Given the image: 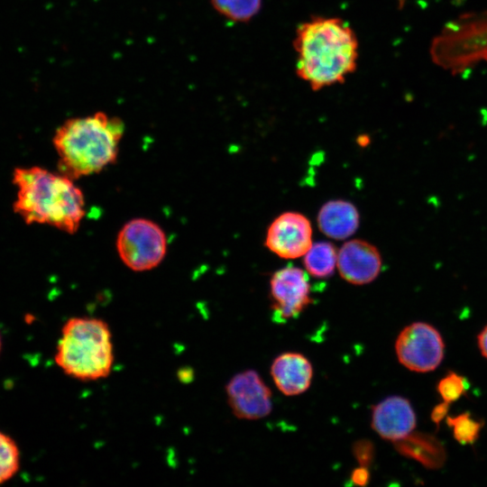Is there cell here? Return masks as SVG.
Returning a JSON list of instances; mask_svg holds the SVG:
<instances>
[{"label": "cell", "instance_id": "16", "mask_svg": "<svg viewBox=\"0 0 487 487\" xmlns=\"http://www.w3.org/2000/svg\"><path fill=\"white\" fill-rule=\"evenodd\" d=\"M337 263V251L334 244L327 242L312 244L304 255V266L315 278H327L335 271Z\"/></svg>", "mask_w": 487, "mask_h": 487}, {"label": "cell", "instance_id": "18", "mask_svg": "<svg viewBox=\"0 0 487 487\" xmlns=\"http://www.w3.org/2000/svg\"><path fill=\"white\" fill-rule=\"evenodd\" d=\"M453 429L454 437L462 445L473 444L479 437L482 422L474 419L469 413H463L446 419Z\"/></svg>", "mask_w": 487, "mask_h": 487}, {"label": "cell", "instance_id": "11", "mask_svg": "<svg viewBox=\"0 0 487 487\" xmlns=\"http://www.w3.org/2000/svg\"><path fill=\"white\" fill-rule=\"evenodd\" d=\"M336 267L341 277L354 285L367 284L376 279L381 268V257L372 244L354 239L337 252Z\"/></svg>", "mask_w": 487, "mask_h": 487}, {"label": "cell", "instance_id": "12", "mask_svg": "<svg viewBox=\"0 0 487 487\" xmlns=\"http://www.w3.org/2000/svg\"><path fill=\"white\" fill-rule=\"evenodd\" d=\"M416 423L414 409L403 397H388L372 409V427L383 439L400 441L413 432Z\"/></svg>", "mask_w": 487, "mask_h": 487}, {"label": "cell", "instance_id": "9", "mask_svg": "<svg viewBox=\"0 0 487 487\" xmlns=\"http://www.w3.org/2000/svg\"><path fill=\"white\" fill-rule=\"evenodd\" d=\"M270 285L272 309L280 321L298 317L311 302L308 277L299 268L287 266L275 271Z\"/></svg>", "mask_w": 487, "mask_h": 487}, {"label": "cell", "instance_id": "1", "mask_svg": "<svg viewBox=\"0 0 487 487\" xmlns=\"http://www.w3.org/2000/svg\"><path fill=\"white\" fill-rule=\"evenodd\" d=\"M293 46L296 73L313 90L343 83L357 67L358 40L336 17H313L300 23Z\"/></svg>", "mask_w": 487, "mask_h": 487}, {"label": "cell", "instance_id": "22", "mask_svg": "<svg viewBox=\"0 0 487 487\" xmlns=\"http://www.w3.org/2000/svg\"><path fill=\"white\" fill-rule=\"evenodd\" d=\"M449 403L444 401L438 404L431 412V419L436 425H439L447 414Z\"/></svg>", "mask_w": 487, "mask_h": 487}, {"label": "cell", "instance_id": "14", "mask_svg": "<svg viewBox=\"0 0 487 487\" xmlns=\"http://www.w3.org/2000/svg\"><path fill=\"white\" fill-rule=\"evenodd\" d=\"M320 231L330 238L343 240L352 235L359 225V213L350 202L337 199L326 203L317 215Z\"/></svg>", "mask_w": 487, "mask_h": 487}, {"label": "cell", "instance_id": "23", "mask_svg": "<svg viewBox=\"0 0 487 487\" xmlns=\"http://www.w3.org/2000/svg\"><path fill=\"white\" fill-rule=\"evenodd\" d=\"M352 480L360 485H364L369 481V473L364 466L355 469L352 474Z\"/></svg>", "mask_w": 487, "mask_h": 487}, {"label": "cell", "instance_id": "20", "mask_svg": "<svg viewBox=\"0 0 487 487\" xmlns=\"http://www.w3.org/2000/svg\"><path fill=\"white\" fill-rule=\"evenodd\" d=\"M468 386L464 377L451 372L438 382L437 391L442 400L450 404L465 394Z\"/></svg>", "mask_w": 487, "mask_h": 487}, {"label": "cell", "instance_id": "19", "mask_svg": "<svg viewBox=\"0 0 487 487\" xmlns=\"http://www.w3.org/2000/svg\"><path fill=\"white\" fill-rule=\"evenodd\" d=\"M19 461V449L15 442L0 431V484L16 473Z\"/></svg>", "mask_w": 487, "mask_h": 487}, {"label": "cell", "instance_id": "13", "mask_svg": "<svg viewBox=\"0 0 487 487\" xmlns=\"http://www.w3.org/2000/svg\"><path fill=\"white\" fill-rule=\"evenodd\" d=\"M271 375L276 387L287 396L305 392L310 386L313 367L299 353L288 352L277 356L271 366Z\"/></svg>", "mask_w": 487, "mask_h": 487}, {"label": "cell", "instance_id": "25", "mask_svg": "<svg viewBox=\"0 0 487 487\" xmlns=\"http://www.w3.org/2000/svg\"><path fill=\"white\" fill-rule=\"evenodd\" d=\"M0 348H1V340H0Z\"/></svg>", "mask_w": 487, "mask_h": 487}, {"label": "cell", "instance_id": "3", "mask_svg": "<svg viewBox=\"0 0 487 487\" xmlns=\"http://www.w3.org/2000/svg\"><path fill=\"white\" fill-rule=\"evenodd\" d=\"M124 132L120 118L103 112L66 120L53 137L60 173L74 179L112 164Z\"/></svg>", "mask_w": 487, "mask_h": 487}, {"label": "cell", "instance_id": "5", "mask_svg": "<svg viewBox=\"0 0 487 487\" xmlns=\"http://www.w3.org/2000/svg\"><path fill=\"white\" fill-rule=\"evenodd\" d=\"M430 55L439 67L461 72L487 62V11L459 16L434 39Z\"/></svg>", "mask_w": 487, "mask_h": 487}, {"label": "cell", "instance_id": "8", "mask_svg": "<svg viewBox=\"0 0 487 487\" xmlns=\"http://www.w3.org/2000/svg\"><path fill=\"white\" fill-rule=\"evenodd\" d=\"M225 391L228 405L238 418L259 419L271 411V391L253 370L233 376L225 386Z\"/></svg>", "mask_w": 487, "mask_h": 487}, {"label": "cell", "instance_id": "24", "mask_svg": "<svg viewBox=\"0 0 487 487\" xmlns=\"http://www.w3.org/2000/svg\"><path fill=\"white\" fill-rule=\"evenodd\" d=\"M477 342L482 354L487 358V326L479 334Z\"/></svg>", "mask_w": 487, "mask_h": 487}, {"label": "cell", "instance_id": "17", "mask_svg": "<svg viewBox=\"0 0 487 487\" xmlns=\"http://www.w3.org/2000/svg\"><path fill=\"white\" fill-rule=\"evenodd\" d=\"M216 11L235 22H248L261 10L262 0H211Z\"/></svg>", "mask_w": 487, "mask_h": 487}, {"label": "cell", "instance_id": "6", "mask_svg": "<svg viewBox=\"0 0 487 487\" xmlns=\"http://www.w3.org/2000/svg\"><path fill=\"white\" fill-rule=\"evenodd\" d=\"M116 249L122 262L132 271H150L157 267L166 254V234L156 223L135 218L120 230Z\"/></svg>", "mask_w": 487, "mask_h": 487}, {"label": "cell", "instance_id": "7", "mask_svg": "<svg viewBox=\"0 0 487 487\" xmlns=\"http://www.w3.org/2000/svg\"><path fill=\"white\" fill-rule=\"evenodd\" d=\"M395 351L403 366L413 372H427L441 363L445 344L440 333L433 326L415 322L400 333Z\"/></svg>", "mask_w": 487, "mask_h": 487}, {"label": "cell", "instance_id": "4", "mask_svg": "<svg viewBox=\"0 0 487 487\" xmlns=\"http://www.w3.org/2000/svg\"><path fill=\"white\" fill-rule=\"evenodd\" d=\"M113 336L107 323L92 317L68 319L54 360L68 376L92 381L106 378L114 365Z\"/></svg>", "mask_w": 487, "mask_h": 487}, {"label": "cell", "instance_id": "2", "mask_svg": "<svg viewBox=\"0 0 487 487\" xmlns=\"http://www.w3.org/2000/svg\"><path fill=\"white\" fill-rule=\"evenodd\" d=\"M13 184L17 188L14 210L26 224H45L69 234L78 231L85 198L70 178L41 167L16 168Z\"/></svg>", "mask_w": 487, "mask_h": 487}, {"label": "cell", "instance_id": "15", "mask_svg": "<svg viewBox=\"0 0 487 487\" xmlns=\"http://www.w3.org/2000/svg\"><path fill=\"white\" fill-rule=\"evenodd\" d=\"M395 443L401 454L418 461L429 469H437L446 461L445 448L433 436L412 432Z\"/></svg>", "mask_w": 487, "mask_h": 487}, {"label": "cell", "instance_id": "10", "mask_svg": "<svg viewBox=\"0 0 487 487\" xmlns=\"http://www.w3.org/2000/svg\"><path fill=\"white\" fill-rule=\"evenodd\" d=\"M266 246L284 259L304 256L312 245V227L309 220L297 212H285L270 225Z\"/></svg>", "mask_w": 487, "mask_h": 487}, {"label": "cell", "instance_id": "21", "mask_svg": "<svg viewBox=\"0 0 487 487\" xmlns=\"http://www.w3.org/2000/svg\"><path fill=\"white\" fill-rule=\"evenodd\" d=\"M354 452L358 461L363 464V466L370 463L372 454V448L370 443H358Z\"/></svg>", "mask_w": 487, "mask_h": 487}]
</instances>
